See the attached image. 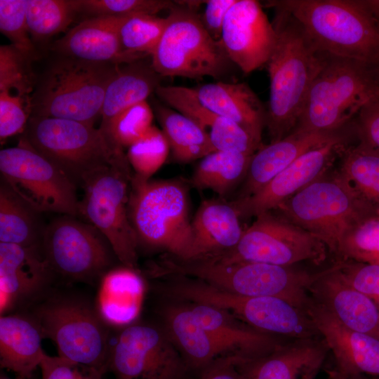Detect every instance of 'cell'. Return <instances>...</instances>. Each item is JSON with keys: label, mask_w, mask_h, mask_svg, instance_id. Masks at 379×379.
<instances>
[{"label": "cell", "mask_w": 379, "mask_h": 379, "mask_svg": "<svg viewBox=\"0 0 379 379\" xmlns=\"http://www.w3.org/2000/svg\"><path fill=\"white\" fill-rule=\"evenodd\" d=\"M76 14L72 0H26L27 28L34 41L64 31Z\"/></svg>", "instance_id": "cell-37"}, {"label": "cell", "mask_w": 379, "mask_h": 379, "mask_svg": "<svg viewBox=\"0 0 379 379\" xmlns=\"http://www.w3.org/2000/svg\"><path fill=\"white\" fill-rule=\"evenodd\" d=\"M132 176L128 159L91 176L82 185L79 215L105 236L121 264L138 270V242L128 207Z\"/></svg>", "instance_id": "cell-12"}, {"label": "cell", "mask_w": 379, "mask_h": 379, "mask_svg": "<svg viewBox=\"0 0 379 379\" xmlns=\"http://www.w3.org/2000/svg\"><path fill=\"white\" fill-rule=\"evenodd\" d=\"M337 170L356 194L379 214V150L361 140L340 155Z\"/></svg>", "instance_id": "cell-35"}, {"label": "cell", "mask_w": 379, "mask_h": 379, "mask_svg": "<svg viewBox=\"0 0 379 379\" xmlns=\"http://www.w3.org/2000/svg\"><path fill=\"white\" fill-rule=\"evenodd\" d=\"M324 53L293 131L340 129L379 96V64Z\"/></svg>", "instance_id": "cell-3"}, {"label": "cell", "mask_w": 379, "mask_h": 379, "mask_svg": "<svg viewBox=\"0 0 379 379\" xmlns=\"http://www.w3.org/2000/svg\"><path fill=\"white\" fill-rule=\"evenodd\" d=\"M29 307L44 338L54 343L58 356L103 374L109 371L111 328L94 302L74 293L50 291Z\"/></svg>", "instance_id": "cell-4"}, {"label": "cell", "mask_w": 379, "mask_h": 379, "mask_svg": "<svg viewBox=\"0 0 379 379\" xmlns=\"http://www.w3.org/2000/svg\"><path fill=\"white\" fill-rule=\"evenodd\" d=\"M166 23V18L151 15L119 17L118 34L124 51L133 55L151 56Z\"/></svg>", "instance_id": "cell-38"}, {"label": "cell", "mask_w": 379, "mask_h": 379, "mask_svg": "<svg viewBox=\"0 0 379 379\" xmlns=\"http://www.w3.org/2000/svg\"><path fill=\"white\" fill-rule=\"evenodd\" d=\"M277 41L266 64L270 98L266 128L270 142L295 128L312 84L321 69L325 53L317 49L301 25L286 11L272 7Z\"/></svg>", "instance_id": "cell-1"}, {"label": "cell", "mask_w": 379, "mask_h": 379, "mask_svg": "<svg viewBox=\"0 0 379 379\" xmlns=\"http://www.w3.org/2000/svg\"><path fill=\"white\" fill-rule=\"evenodd\" d=\"M155 93L171 108L203 128L215 150L253 155L262 145L239 126L206 107L199 100L194 88L160 85Z\"/></svg>", "instance_id": "cell-24"}, {"label": "cell", "mask_w": 379, "mask_h": 379, "mask_svg": "<svg viewBox=\"0 0 379 379\" xmlns=\"http://www.w3.org/2000/svg\"><path fill=\"white\" fill-rule=\"evenodd\" d=\"M173 293L177 298L225 310L262 333L289 340L321 338L305 310L281 298L241 295L189 279L178 281Z\"/></svg>", "instance_id": "cell-11"}, {"label": "cell", "mask_w": 379, "mask_h": 379, "mask_svg": "<svg viewBox=\"0 0 379 379\" xmlns=\"http://www.w3.org/2000/svg\"><path fill=\"white\" fill-rule=\"evenodd\" d=\"M352 125L353 121L331 131H293L277 142L262 145L251 157L238 199L253 194L301 155L342 135Z\"/></svg>", "instance_id": "cell-22"}, {"label": "cell", "mask_w": 379, "mask_h": 379, "mask_svg": "<svg viewBox=\"0 0 379 379\" xmlns=\"http://www.w3.org/2000/svg\"><path fill=\"white\" fill-rule=\"evenodd\" d=\"M187 368L164 326L135 321L112 343L109 371L115 379H183Z\"/></svg>", "instance_id": "cell-16"}, {"label": "cell", "mask_w": 379, "mask_h": 379, "mask_svg": "<svg viewBox=\"0 0 379 379\" xmlns=\"http://www.w3.org/2000/svg\"><path fill=\"white\" fill-rule=\"evenodd\" d=\"M335 255L337 261L379 265V215L369 216L351 227L340 239Z\"/></svg>", "instance_id": "cell-39"}, {"label": "cell", "mask_w": 379, "mask_h": 379, "mask_svg": "<svg viewBox=\"0 0 379 379\" xmlns=\"http://www.w3.org/2000/svg\"><path fill=\"white\" fill-rule=\"evenodd\" d=\"M161 76L140 60L121 64L107 87L100 128L105 127L124 109L146 100L160 86Z\"/></svg>", "instance_id": "cell-32"}, {"label": "cell", "mask_w": 379, "mask_h": 379, "mask_svg": "<svg viewBox=\"0 0 379 379\" xmlns=\"http://www.w3.org/2000/svg\"><path fill=\"white\" fill-rule=\"evenodd\" d=\"M335 267L353 288L369 298L379 309V265L337 261Z\"/></svg>", "instance_id": "cell-45"}, {"label": "cell", "mask_w": 379, "mask_h": 379, "mask_svg": "<svg viewBox=\"0 0 379 379\" xmlns=\"http://www.w3.org/2000/svg\"><path fill=\"white\" fill-rule=\"evenodd\" d=\"M358 138L354 123L344 134L295 159L253 194L231 203L240 218L272 211L330 170L338 157Z\"/></svg>", "instance_id": "cell-17"}, {"label": "cell", "mask_w": 379, "mask_h": 379, "mask_svg": "<svg viewBox=\"0 0 379 379\" xmlns=\"http://www.w3.org/2000/svg\"><path fill=\"white\" fill-rule=\"evenodd\" d=\"M41 379H101V372L60 356L45 354L39 364Z\"/></svg>", "instance_id": "cell-47"}, {"label": "cell", "mask_w": 379, "mask_h": 379, "mask_svg": "<svg viewBox=\"0 0 379 379\" xmlns=\"http://www.w3.org/2000/svg\"><path fill=\"white\" fill-rule=\"evenodd\" d=\"M21 138L77 186L97 172L127 159L100 128L73 120L31 116Z\"/></svg>", "instance_id": "cell-7"}, {"label": "cell", "mask_w": 379, "mask_h": 379, "mask_svg": "<svg viewBox=\"0 0 379 379\" xmlns=\"http://www.w3.org/2000/svg\"><path fill=\"white\" fill-rule=\"evenodd\" d=\"M161 317L164 328L188 368L202 370L218 358L235 355L227 345L199 323L189 306H166Z\"/></svg>", "instance_id": "cell-29"}, {"label": "cell", "mask_w": 379, "mask_h": 379, "mask_svg": "<svg viewBox=\"0 0 379 379\" xmlns=\"http://www.w3.org/2000/svg\"><path fill=\"white\" fill-rule=\"evenodd\" d=\"M128 207L138 245L165 250L178 260H188L192 220L187 190L182 182L133 175Z\"/></svg>", "instance_id": "cell-6"}, {"label": "cell", "mask_w": 379, "mask_h": 379, "mask_svg": "<svg viewBox=\"0 0 379 379\" xmlns=\"http://www.w3.org/2000/svg\"><path fill=\"white\" fill-rule=\"evenodd\" d=\"M145 288L144 280L138 270L122 264L117 265L98 281L95 308L110 328L121 329L135 322Z\"/></svg>", "instance_id": "cell-27"}, {"label": "cell", "mask_w": 379, "mask_h": 379, "mask_svg": "<svg viewBox=\"0 0 379 379\" xmlns=\"http://www.w3.org/2000/svg\"><path fill=\"white\" fill-rule=\"evenodd\" d=\"M309 293L345 326L379 339V309L369 298L351 286L334 265L318 272Z\"/></svg>", "instance_id": "cell-21"}, {"label": "cell", "mask_w": 379, "mask_h": 379, "mask_svg": "<svg viewBox=\"0 0 379 379\" xmlns=\"http://www.w3.org/2000/svg\"><path fill=\"white\" fill-rule=\"evenodd\" d=\"M192 246L188 260L213 257L232 249L244 230L232 204L209 199L201 202L192 219Z\"/></svg>", "instance_id": "cell-26"}, {"label": "cell", "mask_w": 379, "mask_h": 379, "mask_svg": "<svg viewBox=\"0 0 379 379\" xmlns=\"http://www.w3.org/2000/svg\"><path fill=\"white\" fill-rule=\"evenodd\" d=\"M354 122L359 140L379 150V96L361 109Z\"/></svg>", "instance_id": "cell-48"}, {"label": "cell", "mask_w": 379, "mask_h": 379, "mask_svg": "<svg viewBox=\"0 0 379 379\" xmlns=\"http://www.w3.org/2000/svg\"><path fill=\"white\" fill-rule=\"evenodd\" d=\"M253 155L215 150L201 159L192 175V183L199 190H210L221 197L227 195L245 178Z\"/></svg>", "instance_id": "cell-36"}, {"label": "cell", "mask_w": 379, "mask_h": 379, "mask_svg": "<svg viewBox=\"0 0 379 379\" xmlns=\"http://www.w3.org/2000/svg\"><path fill=\"white\" fill-rule=\"evenodd\" d=\"M119 65L60 56L45 72L32 99V115L94 125Z\"/></svg>", "instance_id": "cell-8"}, {"label": "cell", "mask_w": 379, "mask_h": 379, "mask_svg": "<svg viewBox=\"0 0 379 379\" xmlns=\"http://www.w3.org/2000/svg\"><path fill=\"white\" fill-rule=\"evenodd\" d=\"M321 52L379 64V1L280 0Z\"/></svg>", "instance_id": "cell-2"}, {"label": "cell", "mask_w": 379, "mask_h": 379, "mask_svg": "<svg viewBox=\"0 0 379 379\" xmlns=\"http://www.w3.org/2000/svg\"><path fill=\"white\" fill-rule=\"evenodd\" d=\"M194 88L206 107L235 123L262 145L267 109L248 84L218 81Z\"/></svg>", "instance_id": "cell-28"}, {"label": "cell", "mask_w": 379, "mask_h": 379, "mask_svg": "<svg viewBox=\"0 0 379 379\" xmlns=\"http://www.w3.org/2000/svg\"><path fill=\"white\" fill-rule=\"evenodd\" d=\"M170 146L162 132L154 126L128 148L127 159L134 175L149 179L166 161Z\"/></svg>", "instance_id": "cell-42"}, {"label": "cell", "mask_w": 379, "mask_h": 379, "mask_svg": "<svg viewBox=\"0 0 379 379\" xmlns=\"http://www.w3.org/2000/svg\"><path fill=\"white\" fill-rule=\"evenodd\" d=\"M329 352L321 338L292 340L271 353L246 359V379H314Z\"/></svg>", "instance_id": "cell-25"}, {"label": "cell", "mask_w": 379, "mask_h": 379, "mask_svg": "<svg viewBox=\"0 0 379 379\" xmlns=\"http://www.w3.org/2000/svg\"><path fill=\"white\" fill-rule=\"evenodd\" d=\"M329 375L331 379H379V376L371 375L367 374H351V375H340L333 371H330Z\"/></svg>", "instance_id": "cell-51"}, {"label": "cell", "mask_w": 379, "mask_h": 379, "mask_svg": "<svg viewBox=\"0 0 379 379\" xmlns=\"http://www.w3.org/2000/svg\"><path fill=\"white\" fill-rule=\"evenodd\" d=\"M40 248L55 275L74 281L98 282L119 262L97 228L72 215H62L45 226Z\"/></svg>", "instance_id": "cell-13"}, {"label": "cell", "mask_w": 379, "mask_h": 379, "mask_svg": "<svg viewBox=\"0 0 379 379\" xmlns=\"http://www.w3.org/2000/svg\"><path fill=\"white\" fill-rule=\"evenodd\" d=\"M327 247L317 237L272 211L256 217L235 247L207 258L226 262H258L292 266L302 261L323 262Z\"/></svg>", "instance_id": "cell-15"}, {"label": "cell", "mask_w": 379, "mask_h": 379, "mask_svg": "<svg viewBox=\"0 0 379 379\" xmlns=\"http://www.w3.org/2000/svg\"><path fill=\"white\" fill-rule=\"evenodd\" d=\"M1 180L39 213L77 217V185L55 164L20 138L0 151Z\"/></svg>", "instance_id": "cell-14"}, {"label": "cell", "mask_w": 379, "mask_h": 379, "mask_svg": "<svg viewBox=\"0 0 379 379\" xmlns=\"http://www.w3.org/2000/svg\"><path fill=\"white\" fill-rule=\"evenodd\" d=\"M31 115V101L0 93L1 142L24 132Z\"/></svg>", "instance_id": "cell-46"}, {"label": "cell", "mask_w": 379, "mask_h": 379, "mask_svg": "<svg viewBox=\"0 0 379 379\" xmlns=\"http://www.w3.org/2000/svg\"><path fill=\"white\" fill-rule=\"evenodd\" d=\"M328 171L274 211L319 239L333 253L343 236L362 220L378 214L336 171Z\"/></svg>", "instance_id": "cell-9"}, {"label": "cell", "mask_w": 379, "mask_h": 379, "mask_svg": "<svg viewBox=\"0 0 379 379\" xmlns=\"http://www.w3.org/2000/svg\"><path fill=\"white\" fill-rule=\"evenodd\" d=\"M189 307L207 331L227 345L234 354L246 359L265 356L292 340L258 331L228 312L211 305L194 303Z\"/></svg>", "instance_id": "cell-30"}, {"label": "cell", "mask_w": 379, "mask_h": 379, "mask_svg": "<svg viewBox=\"0 0 379 379\" xmlns=\"http://www.w3.org/2000/svg\"><path fill=\"white\" fill-rule=\"evenodd\" d=\"M77 14L88 18L126 17L145 14L155 15L164 10L176 6L168 0H72Z\"/></svg>", "instance_id": "cell-41"}, {"label": "cell", "mask_w": 379, "mask_h": 379, "mask_svg": "<svg viewBox=\"0 0 379 379\" xmlns=\"http://www.w3.org/2000/svg\"><path fill=\"white\" fill-rule=\"evenodd\" d=\"M40 213L1 181L0 243L40 246L45 228Z\"/></svg>", "instance_id": "cell-33"}, {"label": "cell", "mask_w": 379, "mask_h": 379, "mask_svg": "<svg viewBox=\"0 0 379 379\" xmlns=\"http://www.w3.org/2000/svg\"><path fill=\"white\" fill-rule=\"evenodd\" d=\"M119 17L84 19L57 40L51 48L60 56L121 65L143 59L124 51L118 34Z\"/></svg>", "instance_id": "cell-23"}, {"label": "cell", "mask_w": 379, "mask_h": 379, "mask_svg": "<svg viewBox=\"0 0 379 379\" xmlns=\"http://www.w3.org/2000/svg\"><path fill=\"white\" fill-rule=\"evenodd\" d=\"M153 112L146 100L119 113L104 128H100L118 147H129L152 126Z\"/></svg>", "instance_id": "cell-43"}, {"label": "cell", "mask_w": 379, "mask_h": 379, "mask_svg": "<svg viewBox=\"0 0 379 379\" xmlns=\"http://www.w3.org/2000/svg\"><path fill=\"white\" fill-rule=\"evenodd\" d=\"M236 1H206V7L201 20L206 29L215 40L220 41L222 29L225 17Z\"/></svg>", "instance_id": "cell-50"}, {"label": "cell", "mask_w": 379, "mask_h": 379, "mask_svg": "<svg viewBox=\"0 0 379 379\" xmlns=\"http://www.w3.org/2000/svg\"><path fill=\"white\" fill-rule=\"evenodd\" d=\"M43 338L38 323L27 311L1 315V368L31 379L46 354Z\"/></svg>", "instance_id": "cell-31"}, {"label": "cell", "mask_w": 379, "mask_h": 379, "mask_svg": "<svg viewBox=\"0 0 379 379\" xmlns=\"http://www.w3.org/2000/svg\"><path fill=\"white\" fill-rule=\"evenodd\" d=\"M0 30L32 60L36 58L35 46L27 28L26 0H0Z\"/></svg>", "instance_id": "cell-44"}, {"label": "cell", "mask_w": 379, "mask_h": 379, "mask_svg": "<svg viewBox=\"0 0 379 379\" xmlns=\"http://www.w3.org/2000/svg\"><path fill=\"white\" fill-rule=\"evenodd\" d=\"M32 60L13 44L0 46V93L31 101L36 86Z\"/></svg>", "instance_id": "cell-40"}, {"label": "cell", "mask_w": 379, "mask_h": 379, "mask_svg": "<svg viewBox=\"0 0 379 379\" xmlns=\"http://www.w3.org/2000/svg\"><path fill=\"white\" fill-rule=\"evenodd\" d=\"M0 379H27V378L21 377V376H18V375H17L14 378H12L8 377L6 375L1 373V376H0Z\"/></svg>", "instance_id": "cell-52"}, {"label": "cell", "mask_w": 379, "mask_h": 379, "mask_svg": "<svg viewBox=\"0 0 379 379\" xmlns=\"http://www.w3.org/2000/svg\"><path fill=\"white\" fill-rule=\"evenodd\" d=\"M245 359L237 355L218 358L201 370L200 379H246L243 369Z\"/></svg>", "instance_id": "cell-49"}, {"label": "cell", "mask_w": 379, "mask_h": 379, "mask_svg": "<svg viewBox=\"0 0 379 379\" xmlns=\"http://www.w3.org/2000/svg\"><path fill=\"white\" fill-rule=\"evenodd\" d=\"M155 111L175 161L187 163L215 151L208 133L190 118L161 105Z\"/></svg>", "instance_id": "cell-34"}, {"label": "cell", "mask_w": 379, "mask_h": 379, "mask_svg": "<svg viewBox=\"0 0 379 379\" xmlns=\"http://www.w3.org/2000/svg\"><path fill=\"white\" fill-rule=\"evenodd\" d=\"M55 274L40 246L0 243V312L27 308L46 295Z\"/></svg>", "instance_id": "cell-19"}, {"label": "cell", "mask_w": 379, "mask_h": 379, "mask_svg": "<svg viewBox=\"0 0 379 379\" xmlns=\"http://www.w3.org/2000/svg\"><path fill=\"white\" fill-rule=\"evenodd\" d=\"M164 274L194 277L218 288L251 297H275L305 310L310 287L318 275L292 266L258 262H226L214 258L164 262Z\"/></svg>", "instance_id": "cell-5"}, {"label": "cell", "mask_w": 379, "mask_h": 379, "mask_svg": "<svg viewBox=\"0 0 379 379\" xmlns=\"http://www.w3.org/2000/svg\"><path fill=\"white\" fill-rule=\"evenodd\" d=\"M220 41L231 62L249 74L266 65L277 33L259 1L237 0L225 17Z\"/></svg>", "instance_id": "cell-18"}, {"label": "cell", "mask_w": 379, "mask_h": 379, "mask_svg": "<svg viewBox=\"0 0 379 379\" xmlns=\"http://www.w3.org/2000/svg\"><path fill=\"white\" fill-rule=\"evenodd\" d=\"M306 312L333 354L331 371L379 376V339L345 326L312 298Z\"/></svg>", "instance_id": "cell-20"}, {"label": "cell", "mask_w": 379, "mask_h": 379, "mask_svg": "<svg viewBox=\"0 0 379 379\" xmlns=\"http://www.w3.org/2000/svg\"><path fill=\"white\" fill-rule=\"evenodd\" d=\"M176 3L151 55L152 68L161 77L220 79L232 62L221 41L208 32L195 8Z\"/></svg>", "instance_id": "cell-10"}]
</instances>
